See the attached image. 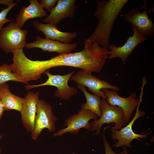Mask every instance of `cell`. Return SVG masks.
Listing matches in <instances>:
<instances>
[{
    "mask_svg": "<svg viewBox=\"0 0 154 154\" xmlns=\"http://www.w3.org/2000/svg\"><path fill=\"white\" fill-rule=\"evenodd\" d=\"M57 0H41L40 3L43 8H45L50 13L55 7Z\"/></svg>",
    "mask_w": 154,
    "mask_h": 154,
    "instance_id": "21",
    "label": "cell"
},
{
    "mask_svg": "<svg viewBox=\"0 0 154 154\" xmlns=\"http://www.w3.org/2000/svg\"><path fill=\"white\" fill-rule=\"evenodd\" d=\"M4 111L3 105L1 102L0 98V121L3 115Z\"/></svg>",
    "mask_w": 154,
    "mask_h": 154,
    "instance_id": "24",
    "label": "cell"
},
{
    "mask_svg": "<svg viewBox=\"0 0 154 154\" xmlns=\"http://www.w3.org/2000/svg\"><path fill=\"white\" fill-rule=\"evenodd\" d=\"M76 0H58L57 4L49 15L42 19L45 23H50L57 27L59 22L66 17L73 18L77 8Z\"/></svg>",
    "mask_w": 154,
    "mask_h": 154,
    "instance_id": "14",
    "label": "cell"
},
{
    "mask_svg": "<svg viewBox=\"0 0 154 154\" xmlns=\"http://www.w3.org/2000/svg\"><path fill=\"white\" fill-rule=\"evenodd\" d=\"M17 4V3H13L7 8H4L0 12V32L5 23L14 20V19H7L6 17L9 12Z\"/></svg>",
    "mask_w": 154,
    "mask_h": 154,
    "instance_id": "20",
    "label": "cell"
},
{
    "mask_svg": "<svg viewBox=\"0 0 154 154\" xmlns=\"http://www.w3.org/2000/svg\"><path fill=\"white\" fill-rule=\"evenodd\" d=\"M123 154H129L126 148V147L124 146L123 150Z\"/></svg>",
    "mask_w": 154,
    "mask_h": 154,
    "instance_id": "25",
    "label": "cell"
},
{
    "mask_svg": "<svg viewBox=\"0 0 154 154\" xmlns=\"http://www.w3.org/2000/svg\"><path fill=\"white\" fill-rule=\"evenodd\" d=\"M103 143L105 149V154H123V151L119 153H117L113 151L106 139L104 132L102 136Z\"/></svg>",
    "mask_w": 154,
    "mask_h": 154,
    "instance_id": "22",
    "label": "cell"
},
{
    "mask_svg": "<svg viewBox=\"0 0 154 154\" xmlns=\"http://www.w3.org/2000/svg\"><path fill=\"white\" fill-rule=\"evenodd\" d=\"M144 2L143 12H140L138 9L134 8L125 14L124 16L127 22L135 26L139 33L145 37H150L154 35V24L147 14V1H145Z\"/></svg>",
    "mask_w": 154,
    "mask_h": 154,
    "instance_id": "10",
    "label": "cell"
},
{
    "mask_svg": "<svg viewBox=\"0 0 154 154\" xmlns=\"http://www.w3.org/2000/svg\"><path fill=\"white\" fill-rule=\"evenodd\" d=\"M13 1V0H0V5H3L8 7L14 3Z\"/></svg>",
    "mask_w": 154,
    "mask_h": 154,
    "instance_id": "23",
    "label": "cell"
},
{
    "mask_svg": "<svg viewBox=\"0 0 154 154\" xmlns=\"http://www.w3.org/2000/svg\"><path fill=\"white\" fill-rule=\"evenodd\" d=\"M27 31L22 30L11 21L0 32V48L6 54L25 47Z\"/></svg>",
    "mask_w": 154,
    "mask_h": 154,
    "instance_id": "3",
    "label": "cell"
},
{
    "mask_svg": "<svg viewBox=\"0 0 154 154\" xmlns=\"http://www.w3.org/2000/svg\"><path fill=\"white\" fill-rule=\"evenodd\" d=\"M133 32V35L130 36L124 44L121 46H117L112 43L108 48L111 50L108 52L107 58L112 59L116 57L120 58L123 64H126V60L132 53L136 47L143 41L147 40L148 38L144 37L139 33L136 27L132 25Z\"/></svg>",
    "mask_w": 154,
    "mask_h": 154,
    "instance_id": "11",
    "label": "cell"
},
{
    "mask_svg": "<svg viewBox=\"0 0 154 154\" xmlns=\"http://www.w3.org/2000/svg\"><path fill=\"white\" fill-rule=\"evenodd\" d=\"M140 104L137 107L135 115L127 125L119 130L111 131L112 139L117 140V141L113 145V147L117 148L125 146L131 148L132 146L130 143L133 140L137 139L140 140L139 139H147L148 135L151 133V132H150L145 134H138L135 133L133 130L132 126L135 120L145 114V112L139 110Z\"/></svg>",
    "mask_w": 154,
    "mask_h": 154,
    "instance_id": "8",
    "label": "cell"
},
{
    "mask_svg": "<svg viewBox=\"0 0 154 154\" xmlns=\"http://www.w3.org/2000/svg\"><path fill=\"white\" fill-rule=\"evenodd\" d=\"M37 107L35 126L31 135L34 140L38 138L44 129H47L50 133L54 131L56 129L55 123L57 119L52 112L51 106L44 100L39 99Z\"/></svg>",
    "mask_w": 154,
    "mask_h": 154,
    "instance_id": "6",
    "label": "cell"
},
{
    "mask_svg": "<svg viewBox=\"0 0 154 154\" xmlns=\"http://www.w3.org/2000/svg\"><path fill=\"white\" fill-rule=\"evenodd\" d=\"M39 94V91L36 93L29 91L24 98L23 107L20 112L21 122L24 127L29 132H31L34 127Z\"/></svg>",
    "mask_w": 154,
    "mask_h": 154,
    "instance_id": "12",
    "label": "cell"
},
{
    "mask_svg": "<svg viewBox=\"0 0 154 154\" xmlns=\"http://www.w3.org/2000/svg\"><path fill=\"white\" fill-rule=\"evenodd\" d=\"M77 87L82 92L86 99V102L81 105V109L90 110L100 118L102 115L100 107L101 97L90 94L87 91L86 87L82 85L78 84Z\"/></svg>",
    "mask_w": 154,
    "mask_h": 154,
    "instance_id": "18",
    "label": "cell"
},
{
    "mask_svg": "<svg viewBox=\"0 0 154 154\" xmlns=\"http://www.w3.org/2000/svg\"><path fill=\"white\" fill-rule=\"evenodd\" d=\"M128 1H96L97 7L93 15L97 18L98 22L94 32L87 39L92 43L96 42L102 47H108L114 22Z\"/></svg>",
    "mask_w": 154,
    "mask_h": 154,
    "instance_id": "1",
    "label": "cell"
},
{
    "mask_svg": "<svg viewBox=\"0 0 154 154\" xmlns=\"http://www.w3.org/2000/svg\"><path fill=\"white\" fill-rule=\"evenodd\" d=\"M35 42L27 43V49L38 48L43 51L56 52L59 54L71 53L77 47L76 43L68 44L51 39L43 38L37 35Z\"/></svg>",
    "mask_w": 154,
    "mask_h": 154,
    "instance_id": "13",
    "label": "cell"
},
{
    "mask_svg": "<svg viewBox=\"0 0 154 154\" xmlns=\"http://www.w3.org/2000/svg\"><path fill=\"white\" fill-rule=\"evenodd\" d=\"M75 70H74L66 74L60 75L59 74H52L48 70L44 73L48 78L45 82L37 85L28 84L25 85V87L27 90H29L44 86H54L57 88L54 93L55 97L60 99L68 100L78 92V88L74 86H70L68 85L69 80L75 73Z\"/></svg>",
    "mask_w": 154,
    "mask_h": 154,
    "instance_id": "4",
    "label": "cell"
},
{
    "mask_svg": "<svg viewBox=\"0 0 154 154\" xmlns=\"http://www.w3.org/2000/svg\"><path fill=\"white\" fill-rule=\"evenodd\" d=\"M30 4L26 7L23 5L17 15L15 23L21 29L25 23L31 19L39 18L48 16L46 11L37 0H30Z\"/></svg>",
    "mask_w": 154,
    "mask_h": 154,
    "instance_id": "16",
    "label": "cell"
},
{
    "mask_svg": "<svg viewBox=\"0 0 154 154\" xmlns=\"http://www.w3.org/2000/svg\"><path fill=\"white\" fill-rule=\"evenodd\" d=\"M33 24L38 31L41 32L44 34L46 38L69 44L77 36L76 32L61 31L57 27L50 23L44 24L36 20L33 21Z\"/></svg>",
    "mask_w": 154,
    "mask_h": 154,
    "instance_id": "15",
    "label": "cell"
},
{
    "mask_svg": "<svg viewBox=\"0 0 154 154\" xmlns=\"http://www.w3.org/2000/svg\"><path fill=\"white\" fill-rule=\"evenodd\" d=\"M147 81L143 80L142 86L139 98L136 99V93H132L129 96L126 98L121 97L116 91L103 89L101 90L106 97V101L111 106H118L122 109L123 114V119L125 123H128L132 117V114L138 104L142 102V96L143 93V90Z\"/></svg>",
    "mask_w": 154,
    "mask_h": 154,
    "instance_id": "5",
    "label": "cell"
},
{
    "mask_svg": "<svg viewBox=\"0 0 154 154\" xmlns=\"http://www.w3.org/2000/svg\"><path fill=\"white\" fill-rule=\"evenodd\" d=\"M3 137V134H2L1 135H0V140ZM2 152V150H1V148L0 147V154H1Z\"/></svg>",
    "mask_w": 154,
    "mask_h": 154,
    "instance_id": "26",
    "label": "cell"
},
{
    "mask_svg": "<svg viewBox=\"0 0 154 154\" xmlns=\"http://www.w3.org/2000/svg\"><path fill=\"white\" fill-rule=\"evenodd\" d=\"M9 81L22 82L13 71L11 64H3L0 66V84Z\"/></svg>",
    "mask_w": 154,
    "mask_h": 154,
    "instance_id": "19",
    "label": "cell"
},
{
    "mask_svg": "<svg viewBox=\"0 0 154 154\" xmlns=\"http://www.w3.org/2000/svg\"><path fill=\"white\" fill-rule=\"evenodd\" d=\"M71 80L78 84L88 88L94 94L106 99L104 93L101 90L103 89H109L117 91L119 88L110 84L107 81L102 80L93 75L91 73L81 69L75 73L71 77Z\"/></svg>",
    "mask_w": 154,
    "mask_h": 154,
    "instance_id": "7",
    "label": "cell"
},
{
    "mask_svg": "<svg viewBox=\"0 0 154 154\" xmlns=\"http://www.w3.org/2000/svg\"><path fill=\"white\" fill-rule=\"evenodd\" d=\"M0 98L4 111L14 110L21 112L24 98L13 94L6 83L0 84Z\"/></svg>",
    "mask_w": 154,
    "mask_h": 154,
    "instance_id": "17",
    "label": "cell"
},
{
    "mask_svg": "<svg viewBox=\"0 0 154 154\" xmlns=\"http://www.w3.org/2000/svg\"><path fill=\"white\" fill-rule=\"evenodd\" d=\"M71 154H78L77 153H76L75 152H73L72 153H71Z\"/></svg>",
    "mask_w": 154,
    "mask_h": 154,
    "instance_id": "27",
    "label": "cell"
},
{
    "mask_svg": "<svg viewBox=\"0 0 154 154\" xmlns=\"http://www.w3.org/2000/svg\"><path fill=\"white\" fill-rule=\"evenodd\" d=\"M98 117L97 115L90 110L81 109L77 114L72 115L67 119L64 125V126L67 127L54 133L53 136H61L67 133L76 134L82 128L89 131L92 128L89 121L92 119H95Z\"/></svg>",
    "mask_w": 154,
    "mask_h": 154,
    "instance_id": "9",
    "label": "cell"
},
{
    "mask_svg": "<svg viewBox=\"0 0 154 154\" xmlns=\"http://www.w3.org/2000/svg\"><path fill=\"white\" fill-rule=\"evenodd\" d=\"M100 107L101 116L94 119L91 123L92 128L89 131H96L95 134L98 135L102 126L105 123H115V125L111 127V131L119 130L126 125L123 119L124 114L120 107L110 106L104 98L101 100Z\"/></svg>",
    "mask_w": 154,
    "mask_h": 154,
    "instance_id": "2",
    "label": "cell"
}]
</instances>
